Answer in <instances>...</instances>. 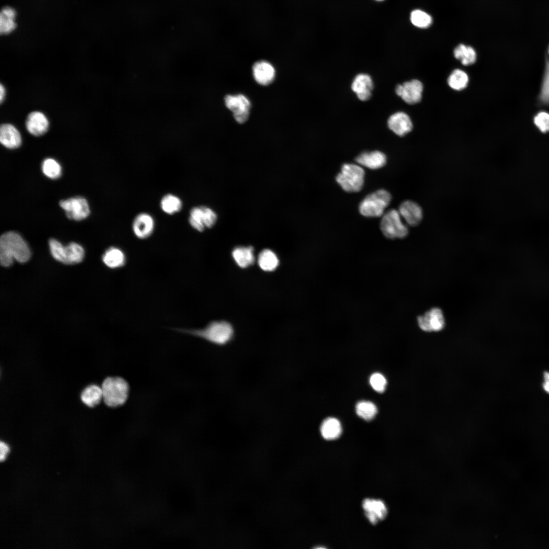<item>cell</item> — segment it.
<instances>
[{
	"mask_svg": "<svg viewBox=\"0 0 549 549\" xmlns=\"http://www.w3.org/2000/svg\"><path fill=\"white\" fill-rule=\"evenodd\" d=\"M543 381L549 382V372L545 371L544 372Z\"/></svg>",
	"mask_w": 549,
	"mask_h": 549,
	"instance_id": "obj_42",
	"label": "cell"
},
{
	"mask_svg": "<svg viewBox=\"0 0 549 549\" xmlns=\"http://www.w3.org/2000/svg\"><path fill=\"white\" fill-rule=\"evenodd\" d=\"M370 383L375 391L381 393L385 389L387 381L383 375L375 373L371 376Z\"/></svg>",
	"mask_w": 549,
	"mask_h": 549,
	"instance_id": "obj_35",
	"label": "cell"
},
{
	"mask_svg": "<svg viewBox=\"0 0 549 549\" xmlns=\"http://www.w3.org/2000/svg\"><path fill=\"white\" fill-rule=\"evenodd\" d=\"M362 507L367 517L373 525L384 520L387 513L385 504L380 500L365 499L362 502Z\"/></svg>",
	"mask_w": 549,
	"mask_h": 549,
	"instance_id": "obj_12",
	"label": "cell"
},
{
	"mask_svg": "<svg viewBox=\"0 0 549 549\" xmlns=\"http://www.w3.org/2000/svg\"><path fill=\"white\" fill-rule=\"evenodd\" d=\"M31 256L29 248L17 232H7L0 238V263L4 267L11 265L14 260L25 263Z\"/></svg>",
	"mask_w": 549,
	"mask_h": 549,
	"instance_id": "obj_1",
	"label": "cell"
},
{
	"mask_svg": "<svg viewBox=\"0 0 549 549\" xmlns=\"http://www.w3.org/2000/svg\"><path fill=\"white\" fill-rule=\"evenodd\" d=\"M155 228V221L149 214L142 212L135 218L132 229L135 235L139 239H144L149 237Z\"/></svg>",
	"mask_w": 549,
	"mask_h": 549,
	"instance_id": "obj_13",
	"label": "cell"
},
{
	"mask_svg": "<svg viewBox=\"0 0 549 549\" xmlns=\"http://www.w3.org/2000/svg\"><path fill=\"white\" fill-rule=\"evenodd\" d=\"M386 160L385 155L378 150L363 152L355 158L359 165L371 169L383 167L386 163Z\"/></svg>",
	"mask_w": 549,
	"mask_h": 549,
	"instance_id": "obj_18",
	"label": "cell"
},
{
	"mask_svg": "<svg viewBox=\"0 0 549 549\" xmlns=\"http://www.w3.org/2000/svg\"><path fill=\"white\" fill-rule=\"evenodd\" d=\"M469 77L467 74L461 69L454 70L448 76L447 83L448 85L455 90H461L468 85Z\"/></svg>",
	"mask_w": 549,
	"mask_h": 549,
	"instance_id": "obj_28",
	"label": "cell"
},
{
	"mask_svg": "<svg viewBox=\"0 0 549 549\" xmlns=\"http://www.w3.org/2000/svg\"><path fill=\"white\" fill-rule=\"evenodd\" d=\"M423 84L417 79H413L398 84L395 92L406 103L410 105L419 103L422 99Z\"/></svg>",
	"mask_w": 549,
	"mask_h": 549,
	"instance_id": "obj_10",
	"label": "cell"
},
{
	"mask_svg": "<svg viewBox=\"0 0 549 549\" xmlns=\"http://www.w3.org/2000/svg\"><path fill=\"white\" fill-rule=\"evenodd\" d=\"M410 20L414 26L421 28L429 27L432 24L433 21L431 15L425 12L418 9L415 10L411 12Z\"/></svg>",
	"mask_w": 549,
	"mask_h": 549,
	"instance_id": "obj_31",
	"label": "cell"
},
{
	"mask_svg": "<svg viewBox=\"0 0 549 549\" xmlns=\"http://www.w3.org/2000/svg\"><path fill=\"white\" fill-rule=\"evenodd\" d=\"M202 208L205 228H211L216 222L217 215L212 209L208 207L202 206Z\"/></svg>",
	"mask_w": 549,
	"mask_h": 549,
	"instance_id": "obj_38",
	"label": "cell"
},
{
	"mask_svg": "<svg viewBox=\"0 0 549 549\" xmlns=\"http://www.w3.org/2000/svg\"><path fill=\"white\" fill-rule=\"evenodd\" d=\"M380 229L383 234L387 238H404L409 233L407 226L402 220L399 211L391 209L382 216L380 222Z\"/></svg>",
	"mask_w": 549,
	"mask_h": 549,
	"instance_id": "obj_6",
	"label": "cell"
},
{
	"mask_svg": "<svg viewBox=\"0 0 549 549\" xmlns=\"http://www.w3.org/2000/svg\"><path fill=\"white\" fill-rule=\"evenodd\" d=\"M364 174V171L360 165L346 163L342 166L341 172L336 177V180L345 191L357 192L362 188Z\"/></svg>",
	"mask_w": 549,
	"mask_h": 549,
	"instance_id": "obj_5",
	"label": "cell"
},
{
	"mask_svg": "<svg viewBox=\"0 0 549 549\" xmlns=\"http://www.w3.org/2000/svg\"><path fill=\"white\" fill-rule=\"evenodd\" d=\"M253 74L256 81L261 85H268L274 80L276 71L272 65L265 60L256 62L253 66Z\"/></svg>",
	"mask_w": 549,
	"mask_h": 549,
	"instance_id": "obj_17",
	"label": "cell"
},
{
	"mask_svg": "<svg viewBox=\"0 0 549 549\" xmlns=\"http://www.w3.org/2000/svg\"><path fill=\"white\" fill-rule=\"evenodd\" d=\"M419 328L427 332H438L445 325V320L442 310L434 307L417 318Z\"/></svg>",
	"mask_w": 549,
	"mask_h": 549,
	"instance_id": "obj_7",
	"label": "cell"
},
{
	"mask_svg": "<svg viewBox=\"0 0 549 549\" xmlns=\"http://www.w3.org/2000/svg\"><path fill=\"white\" fill-rule=\"evenodd\" d=\"M226 106L233 112L234 118L239 124L245 123L248 119L251 103L244 95H227L224 98Z\"/></svg>",
	"mask_w": 549,
	"mask_h": 549,
	"instance_id": "obj_8",
	"label": "cell"
},
{
	"mask_svg": "<svg viewBox=\"0 0 549 549\" xmlns=\"http://www.w3.org/2000/svg\"><path fill=\"white\" fill-rule=\"evenodd\" d=\"M1 144L9 149H15L21 144V136L19 131L10 124H3L0 129Z\"/></svg>",
	"mask_w": 549,
	"mask_h": 549,
	"instance_id": "obj_19",
	"label": "cell"
},
{
	"mask_svg": "<svg viewBox=\"0 0 549 549\" xmlns=\"http://www.w3.org/2000/svg\"><path fill=\"white\" fill-rule=\"evenodd\" d=\"M322 437L326 440H331L338 438L342 433V426L338 419L328 417L324 420L320 426Z\"/></svg>",
	"mask_w": 549,
	"mask_h": 549,
	"instance_id": "obj_22",
	"label": "cell"
},
{
	"mask_svg": "<svg viewBox=\"0 0 549 549\" xmlns=\"http://www.w3.org/2000/svg\"><path fill=\"white\" fill-rule=\"evenodd\" d=\"M50 250L52 257L57 261L63 263L64 260V246L55 239L51 238L49 241Z\"/></svg>",
	"mask_w": 549,
	"mask_h": 549,
	"instance_id": "obj_34",
	"label": "cell"
},
{
	"mask_svg": "<svg viewBox=\"0 0 549 549\" xmlns=\"http://www.w3.org/2000/svg\"><path fill=\"white\" fill-rule=\"evenodd\" d=\"M182 331L202 338L217 345L227 344L233 337L232 327L225 321H215L202 329H186L182 330Z\"/></svg>",
	"mask_w": 549,
	"mask_h": 549,
	"instance_id": "obj_3",
	"label": "cell"
},
{
	"mask_svg": "<svg viewBox=\"0 0 549 549\" xmlns=\"http://www.w3.org/2000/svg\"><path fill=\"white\" fill-rule=\"evenodd\" d=\"M542 387L543 390L549 394V382L543 381L542 384Z\"/></svg>",
	"mask_w": 549,
	"mask_h": 549,
	"instance_id": "obj_41",
	"label": "cell"
},
{
	"mask_svg": "<svg viewBox=\"0 0 549 549\" xmlns=\"http://www.w3.org/2000/svg\"><path fill=\"white\" fill-rule=\"evenodd\" d=\"M453 55L454 57L460 60L464 66L471 65L476 60V52L474 49L462 44L455 48Z\"/></svg>",
	"mask_w": 549,
	"mask_h": 549,
	"instance_id": "obj_26",
	"label": "cell"
},
{
	"mask_svg": "<svg viewBox=\"0 0 549 549\" xmlns=\"http://www.w3.org/2000/svg\"><path fill=\"white\" fill-rule=\"evenodd\" d=\"M43 173L51 179H56L62 174V168L59 164L55 160L47 158L44 160L42 164Z\"/></svg>",
	"mask_w": 549,
	"mask_h": 549,
	"instance_id": "obj_32",
	"label": "cell"
},
{
	"mask_svg": "<svg viewBox=\"0 0 549 549\" xmlns=\"http://www.w3.org/2000/svg\"><path fill=\"white\" fill-rule=\"evenodd\" d=\"M16 15L15 10L10 7H5L2 9L0 15L1 34H9L15 29L16 27Z\"/></svg>",
	"mask_w": 549,
	"mask_h": 549,
	"instance_id": "obj_23",
	"label": "cell"
},
{
	"mask_svg": "<svg viewBox=\"0 0 549 549\" xmlns=\"http://www.w3.org/2000/svg\"><path fill=\"white\" fill-rule=\"evenodd\" d=\"M101 388L103 400L109 407L116 408L124 405L128 400L130 388L129 383L119 376H109L103 381Z\"/></svg>",
	"mask_w": 549,
	"mask_h": 549,
	"instance_id": "obj_2",
	"label": "cell"
},
{
	"mask_svg": "<svg viewBox=\"0 0 549 549\" xmlns=\"http://www.w3.org/2000/svg\"><path fill=\"white\" fill-rule=\"evenodd\" d=\"M398 211L401 217L411 226L419 225L423 219V211L421 206L412 200L403 201L400 205Z\"/></svg>",
	"mask_w": 549,
	"mask_h": 549,
	"instance_id": "obj_11",
	"label": "cell"
},
{
	"mask_svg": "<svg viewBox=\"0 0 549 549\" xmlns=\"http://www.w3.org/2000/svg\"><path fill=\"white\" fill-rule=\"evenodd\" d=\"M356 414L365 420L372 419L377 413V408L372 402L361 401L358 402L355 406Z\"/></svg>",
	"mask_w": 549,
	"mask_h": 549,
	"instance_id": "obj_30",
	"label": "cell"
},
{
	"mask_svg": "<svg viewBox=\"0 0 549 549\" xmlns=\"http://www.w3.org/2000/svg\"><path fill=\"white\" fill-rule=\"evenodd\" d=\"M534 121L542 132L549 131V113L545 112L538 113L534 117Z\"/></svg>",
	"mask_w": 549,
	"mask_h": 549,
	"instance_id": "obj_37",
	"label": "cell"
},
{
	"mask_svg": "<svg viewBox=\"0 0 549 549\" xmlns=\"http://www.w3.org/2000/svg\"><path fill=\"white\" fill-rule=\"evenodd\" d=\"M80 399L82 402L88 407H94L103 400L101 386L95 384L85 387L81 391Z\"/></svg>",
	"mask_w": 549,
	"mask_h": 549,
	"instance_id": "obj_21",
	"label": "cell"
},
{
	"mask_svg": "<svg viewBox=\"0 0 549 549\" xmlns=\"http://www.w3.org/2000/svg\"><path fill=\"white\" fill-rule=\"evenodd\" d=\"M352 90L362 101L368 100L373 89V80L370 75L360 73L357 75L351 84Z\"/></svg>",
	"mask_w": 549,
	"mask_h": 549,
	"instance_id": "obj_16",
	"label": "cell"
},
{
	"mask_svg": "<svg viewBox=\"0 0 549 549\" xmlns=\"http://www.w3.org/2000/svg\"><path fill=\"white\" fill-rule=\"evenodd\" d=\"M49 125L47 117L40 111L32 112L26 119L25 126L27 131L36 136L45 134L48 129Z\"/></svg>",
	"mask_w": 549,
	"mask_h": 549,
	"instance_id": "obj_15",
	"label": "cell"
},
{
	"mask_svg": "<svg viewBox=\"0 0 549 549\" xmlns=\"http://www.w3.org/2000/svg\"><path fill=\"white\" fill-rule=\"evenodd\" d=\"M0 459L2 461L5 459V457L9 451L8 446L4 442H1L0 443Z\"/></svg>",
	"mask_w": 549,
	"mask_h": 549,
	"instance_id": "obj_39",
	"label": "cell"
},
{
	"mask_svg": "<svg viewBox=\"0 0 549 549\" xmlns=\"http://www.w3.org/2000/svg\"><path fill=\"white\" fill-rule=\"evenodd\" d=\"M376 1H383V0H376Z\"/></svg>",
	"mask_w": 549,
	"mask_h": 549,
	"instance_id": "obj_43",
	"label": "cell"
},
{
	"mask_svg": "<svg viewBox=\"0 0 549 549\" xmlns=\"http://www.w3.org/2000/svg\"><path fill=\"white\" fill-rule=\"evenodd\" d=\"M84 256L83 248L79 244L72 242L64 249V264H73L81 262Z\"/></svg>",
	"mask_w": 549,
	"mask_h": 549,
	"instance_id": "obj_24",
	"label": "cell"
},
{
	"mask_svg": "<svg viewBox=\"0 0 549 549\" xmlns=\"http://www.w3.org/2000/svg\"><path fill=\"white\" fill-rule=\"evenodd\" d=\"M233 257L237 265L245 268L252 265L254 261L253 248L252 247H239L232 251Z\"/></svg>",
	"mask_w": 549,
	"mask_h": 549,
	"instance_id": "obj_25",
	"label": "cell"
},
{
	"mask_svg": "<svg viewBox=\"0 0 549 549\" xmlns=\"http://www.w3.org/2000/svg\"><path fill=\"white\" fill-rule=\"evenodd\" d=\"M6 95V89L3 84L0 85V101L2 103L5 99Z\"/></svg>",
	"mask_w": 549,
	"mask_h": 549,
	"instance_id": "obj_40",
	"label": "cell"
},
{
	"mask_svg": "<svg viewBox=\"0 0 549 549\" xmlns=\"http://www.w3.org/2000/svg\"><path fill=\"white\" fill-rule=\"evenodd\" d=\"M387 125L390 130L401 137L411 132L413 128L410 117L403 112H398L392 114L387 120Z\"/></svg>",
	"mask_w": 549,
	"mask_h": 549,
	"instance_id": "obj_14",
	"label": "cell"
},
{
	"mask_svg": "<svg viewBox=\"0 0 549 549\" xmlns=\"http://www.w3.org/2000/svg\"><path fill=\"white\" fill-rule=\"evenodd\" d=\"M391 200L390 194L380 189L368 195L360 202L359 211L367 217H379L385 213Z\"/></svg>",
	"mask_w": 549,
	"mask_h": 549,
	"instance_id": "obj_4",
	"label": "cell"
},
{
	"mask_svg": "<svg viewBox=\"0 0 549 549\" xmlns=\"http://www.w3.org/2000/svg\"><path fill=\"white\" fill-rule=\"evenodd\" d=\"M160 206L162 210L167 214L173 215L179 212L182 207L180 199L177 196L167 194L161 200Z\"/></svg>",
	"mask_w": 549,
	"mask_h": 549,
	"instance_id": "obj_27",
	"label": "cell"
},
{
	"mask_svg": "<svg viewBox=\"0 0 549 549\" xmlns=\"http://www.w3.org/2000/svg\"><path fill=\"white\" fill-rule=\"evenodd\" d=\"M258 262L260 267L265 271H272L279 264L277 255L272 251L265 249L258 256Z\"/></svg>",
	"mask_w": 549,
	"mask_h": 549,
	"instance_id": "obj_29",
	"label": "cell"
},
{
	"mask_svg": "<svg viewBox=\"0 0 549 549\" xmlns=\"http://www.w3.org/2000/svg\"><path fill=\"white\" fill-rule=\"evenodd\" d=\"M541 102L549 103V62H547L545 72L540 96Z\"/></svg>",
	"mask_w": 549,
	"mask_h": 549,
	"instance_id": "obj_36",
	"label": "cell"
},
{
	"mask_svg": "<svg viewBox=\"0 0 549 549\" xmlns=\"http://www.w3.org/2000/svg\"><path fill=\"white\" fill-rule=\"evenodd\" d=\"M189 222L194 229L199 232H202L204 230L205 227L204 224L202 206L194 207L191 209Z\"/></svg>",
	"mask_w": 549,
	"mask_h": 549,
	"instance_id": "obj_33",
	"label": "cell"
},
{
	"mask_svg": "<svg viewBox=\"0 0 549 549\" xmlns=\"http://www.w3.org/2000/svg\"><path fill=\"white\" fill-rule=\"evenodd\" d=\"M104 263L109 268H118L124 266L126 263V256L120 249L111 247L108 248L102 256Z\"/></svg>",
	"mask_w": 549,
	"mask_h": 549,
	"instance_id": "obj_20",
	"label": "cell"
},
{
	"mask_svg": "<svg viewBox=\"0 0 549 549\" xmlns=\"http://www.w3.org/2000/svg\"><path fill=\"white\" fill-rule=\"evenodd\" d=\"M59 205L65 211L69 219L75 221H81L85 219L90 212L87 201L81 197L61 200Z\"/></svg>",
	"mask_w": 549,
	"mask_h": 549,
	"instance_id": "obj_9",
	"label": "cell"
}]
</instances>
